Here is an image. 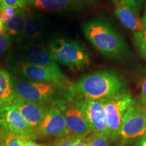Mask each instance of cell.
I'll return each mask as SVG.
<instances>
[{"label": "cell", "instance_id": "22", "mask_svg": "<svg viewBox=\"0 0 146 146\" xmlns=\"http://www.w3.org/2000/svg\"><path fill=\"white\" fill-rule=\"evenodd\" d=\"M31 0H0V8L10 7L16 9L25 8L29 5Z\"/></svg>", "mask_w": 146, "mask_h": 146}, {"label": "cell", "instance_id": "11", "mask_svg": "<svg viewBox=\"0 0 146 146\" xmlns=\"http://www.w3.org/2000/svg\"><path fill=\"white\" fill-rule=\"evenodd\" d=\"M63 114L69 135L77 138L86 137L91 133L82 108L81 101L68 105Z\"/></svg>", "mask_w": 146, "mask_h": 146}, {"label": "cell", "instance_id": "20", "mask_svg": "<svg viewBox=\"0 0 146 146\" xmlns=\"http://www.w3.org/2000/svg\"><path fill=\"white\" fill-rule=\"evenodd\" d=\"M108 138L105 135L92 132L85 137L89 146H109Z\"/></svg>", "mask_w": 146, "mask_h": 146}, {"label": "cell", "instance_id": "5", "mask_svg": "<svg viewBox=\"0 0 146 146\" xmlns=\"http://www.w3.org/2000/svg\"><path fill=\"white\" fill-rule=\"evenodd\" d=\"M135 100L129 93L125 91L104 98V111L110 137L116 140L118 137L120 126L128 109Z\"/></svg>", "mask_w": 146, "mask_h": 146}, {"label": "cell", "instance_id": "31", "mask_svg": "<svg viewBox=\"0 0 146 146\" xmlns=\"http://www.w3.org/2000/svg\"><path fill=\"white\" fill-rule=\"evenodd\" d=\"M0 146H3V136L1 135V133H0Z\"/></svg>", "mask_w": 146, "mask_h": 146}, {"label": "cell", "instance_id": "29", "mask_svg": "<svg viewBox=\"0 0 146 146\" xmlns=\"http://www.w3.org/2000/svg\"><path fill=\"white\" fill-rule=\"evenodd\" d=\"M23 146H42L39 144L35 143L33 141H31L29 139L24 140V145Z\"/></svg>", "mask_w": 146, "mask_h": 146}, {"label": "cell", "instance_id": "3", "mask_svg": "<svg viewBox=\"0 0 146 146\" xmlns=\"http://www.w3.org/2000/svg\"><path fill=\"white\" fill-rule=\"evenodd\" d=\"M47 47L56 62L71 68H81L90 64L89 53L77 41L59 38L50 42Z\"/></svg>", "mask_w": 146, "mask_h": 146}, {"label": "cell", "instance_id": "25", "mask_svg": "<svg viewBox=\"0 0 146 146\" xmlns=\"http://www.w3.org/2000/svg\"><path fill=\"white\" fill-rule=\"evenodd\" d=\"M113 3L120 2L129 6L131 10L137 13L141 6L143 0H112Z\"/></svg>", "mask_w": 146, "mask_h": 146}, {"label": "cell", "instance_id": "10", "mask_svg": "<svg viewBox=\"0 0 146 146\" xmlns=\"http://www.w3.org/2000/svg\"><path fill=\"white\" fill-rule=\"evenodd\" d=\"M83 112L92 133L103 134L110 137L104 111V99L81 100Z\"/></svg>", "mask_w": 146, "mask_h": 146}, {"label": "cell", "instance_id": "18", "mask_svg": "<svg viewBox=\"0 0 146 146\" xmlns=\"http://www.w3.org/2000/svg\"><path fill=\"white\" fill-rule=\"evenodd\" d=\"M15 99L13 77L6 70L0 68V108L11 105Z\"/></svg>", "mask_w": 146, "mask_h": 146}, {"label": "cell", "instance_id": "4", "mask_svg": "<svg viewBox=\"0 0 146 146\" xmlns=\"http://www.w3.org/2000/svg\"><path fill=\"white\" fill-rule=\"evenodd\" d=\"M146 135V107L135 100L128 109L120 126L118 137L124 143H130Z\"/></svg>", "mask_w": 146, "mask_h": 146}, {"label": "cell", "instance_id": "19", "mask_svg": "<svg viewBox=\"0 0 146 146\" xmlns=\"http://www.w3.org/2000/svg\"><path fill=\"white\" fill-rule=\"evenodd\" d=\"M142 21L144 25V30L143 31L135 33L133 41L141 56L146 60V8Z\"/></svg>", "mask_w": 146, "mask_h": 146}, {"label": "cell", "instance_id": "2", "mask_svg": "<svg viewBox=\"0 0 146 146\" xmlns=\"http://www.w3.org/2000/svg\"><path fill=\"white\" fill-rule=\"evenodd\" d=\"M83 31L97 50L108 57H119L125 52V45L123 39L104 22H87L83 26Z\"/></svg>", "mask_w": 146, "mask_h": 146}, {"label": "cell", "instance_id": "8", "mask_svg": "<svg viewBox=\"0 0 146 146\" xmlns=\"http://www.w3.org/2000/svg\"><path fill=\"white\" fill-rule=\"evenodd\" d=\"M15 98L43 104L52 98L56 85L52 83L23 81L13 77Z\"/></svg>", "mask_w": 146, "mask_h": 146}, {"label": "cell", "instance_id": "32", "mask_svg": "<svg viewBox=\"0 0 146 146\" xmlns=\"http://www.w3.org/2000/svg\"><path fill=\"white\" fill-rule=\"evenodd\" d=\"M89 1H91V2H94V1H96V0H89Z\"/></svg>", "mask_w": 146, "mask_h": 146}, {"label": "cell", "instance_id": "16", "mask_svg": "<svg viewBox=\"0 0 146 146\" xmlns=\"http://www.w3.org/2000/svg\"><path fill=\"white\" fill-rule=\"evenodd\" d=\"M81 0H31L29 5L46 12L76 10L82 5Z\"/></svg>", "mask_w": 146, "mask_h": 146}, {"label": "cell", "instance_id": "27", "mask_svg": "<svg viewBox=\"0 0 146 146\" xmlns=\"http://www.w3.org/2000/svg\"><path fill=\"white\" fill-rule=\"evenodd\" d=\"M141 100L142 104L146 107V78L143 80L141 85Z\"/></svg>", "mask_w": 146, "mask_h": 146}, {"label": "cell", "instance_id": "14", "mask_svg": "<svg viewBox=\"0 0 146 146\" xmlns=\"http://www.w3.org/2000/svg\"><path fill=\"white\" fill-rule=\"evenodd\" d=\"M114 3V12L118 20L127 29L135 33L143 31L144 25L137 13L123 3Z\"/></svg>", "mask_w": 146, "mask_h": 146}, {"label": "cell", "instance_id": "1", "mask_svg": "<svg viewBox=\"0 0 146 146\" xmlns=\"http://www.w3.org/2000/svg\"><path fill=\"white\" fill-rule=\"evenodd\" d=\"M125 83L116 73L100 71L80 78L75 90L85 99L101 100L124 91Z\"/></svg>", "mask_w": 146, "mask_h": 146}, {"label": "cell", "instance_id": "15", "mask_svg": "<svg viewBox=\"0 0 146 146\" xmlns=\"http://www.w3.org/2000/svg\"><path fill=\"white\" fill-rule=\"evenodd\" d=\"M45 29V23L43 17L33 14L29 10L23 34L24 43H37L43 36Z\"/></svg>", "mask_w": 146, "mask_h": 146}, {"label": "cell", "instance_id": "23", "mask_svg": "<svg viewBox=\"0 0 146 146\" xmlns=\"http://www.w3.org/2000/svg\"><path fill=\"white\" fill-rule=\"evenodd\" d=\"M24 139L12 133H7L3 137V146H23Z\"/></svg>", "mask_w": 146, "mask_h": 146}, {"label": "cell", "instance_id": "9", "mask_svg": "<svg viewBox=\"0 0 146 146\" xmlns=\"http://www.w3.org/2000/svg\"><path fill=\"white\" fill-rule=\"evenodd\" d=\"M0 127L24 140L34 137L36 133L12 104L0 108Z\"/></svg>", "mask_w": 146, "mask_h": 146}, {"label": "cell", "instance_id": "21", "mask_svg": "<svg viewBox=\"0 0 146 146\" xmlns=\"http://www.w3.org/2000/svg\"><path fill=\"white\" fill-rule=\"evenodd\" d=\"M11 41L5 29V24L0 20V56L10 47Z\"/></svg>", "mask_w": 146, "mask_h": 146}, {"label": "cell", "instance_id": "26", "mask_svg": "<svg viewBox=\"0 0 146 146\" xmlns=\"http://www.w3.org/2000/svg\"><path fill=\"white\" fill-rule=\"evenodd\" d=\"M76 137H74L70 135H66L62 137H60L55 141L54 146H71L75 140Z\"/></svg>", "mask_w": 146, "mask_h": 146}, {"label": "cell", "instance_id": "30", "mask_svg": "<svg viewBox=\"0 0 146 146\" xmlns=\"http://www.w3.org/2000/svg\"><path fill=\"white\" fill-rule=\"evenodd\" d=\"M138 146H146V135L140 139L138 143Z\"/></svg>", "mask_w": 146, "mask_h": 146}, {"label": "cell", "instance_id": "28", "mask_svg": "<svg viewBox=\"0 0 146 146\" xmlns=\"http://www.w3.org/2000/svg\"><path fill=\"white\" fill-rule=\"evenodd\" d=\"M71 146H89L85 137H78L73 142Z\"/></svg>", "mask_w": 146, "mask_h": 146}, {"label": "cell", "instance_id": "12", "mask_svg": "<svg viewBox=\"0 0 146 146\" xmlns=\"http://www.w3.org/2000/svg\"><path fill=\"white\" fill-rule=\"evenodd\" d=\"M36 132L43 136L56 137L69 135L62 112L58 108L48 109Z\"/></svg>", "mask_w": 146, "mask_h": 146}, {"label": "cell", "instance_id": "17", "mask_svg": "<svg viewBox=\"0 0 146 146\" xmlns=\"http://www.w3.org/2000/svg\"><path fill=\"white\" fill-rule=\"evenodd\" d=\"M29 9L22 8L10 21L5 23V29L11 42L23 43L24 30Z\"/></svg>", "mask_w": 146, "mask_h": 146}, {"label": "cell", "instance_id": "13", "mask_svg": "<svg viewBox=\"0 0 146 146\" xmlns=\"http://www.w3.org/2000/svg\"><path fill=\"white\" fill-rule=\"evenodd\" d=\"M29 126L36 132L48 109L43 104L16 98L12 102Z\"/></svg>", "mask_w": 146, "mask_h": 146}, {"label": "cell", "instance_id": "24", "mask_svg": "<svg viewBox=\"0 0 146 146\" xmlns=\"http://www.w3.org/2000/svg\"><path fill=\"white\" fill-rule=\"evenodd\" d=\"M19 10L20 9L10 8V7L0 8V20L4 24L6 23L18 13Z\"/></svg>", "mask_w": 146, "mask_h": 146}, {"label": "cell", "instance_id": "7", "mask_svg": "<svg viewBox=\"0 0 146 146\" xmlns=\"http://www.w3.org/2000/svg\"><path fill=\"white\" fill-rule=\"evenodd\" d=\"M9 64L12 72L32 81L57 85L66 81V77L58 66H43L21 62H9Z\"/></svg>", "mask_w": 146, "mask_h": 146}, {"label": "cell", "instance_id": "6", "mask_svg": "<svg viewBox=\"0 0 146 146\" xmlns=\"http://www.w3.org/2000/svg\"><path fill=\"white\" fill-rule=\"evenodd\" d=\"M9 62L27 63L43 66H58L48 47L39 43H24L19 45L9 55Z\"/></svg>", "mask_w": 146, "mask_h": 146}]
</instances>
